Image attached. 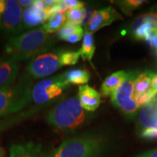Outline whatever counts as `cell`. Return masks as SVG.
<instances>
[{"mask_svg": "<svg viewBox=\"0 0 157 157\" xmlns=\"http://www.w3.org/2000/svg\"><path fill=\"white\" fill-rule=\"evenodd\" d=\"M54 42V36L40 26L7 39L5 51L8 56L21 62L49 51Z\"/></svg>", "mask_w": 157, "mask_h": 157, "instance_id": "obj_1", "label": "cell"}, {"mask_svg": "<svg viewBox=\"0 0 157 157\" xmlns=\"http://www.w3.org/2000/svg\"><path fill=\"white\" fill-rule=\"evenodd\" d=\"M89 112L84 110L78 97L67 98L49 111L47 121L57 131L63 133L75 132L90 119Z\"/></svg>", "mask_w": 157, "mask_h": 157, "instance_id": "obj_2", "label": "cell"}, {"mask_svg": "<svg viewBox=\"0 0 157 157\" xmlns=\"http://www.w3.org/2000/svg\"><path fill=\"white\" fill-rule=\"evenodd\" d=\"M33 81L23 74L14 83L0 88V119L17 114L32 101Z\"/></svg>", "mask_w": 157, "mask_h": 157, "instance_id": "obj_3", "label": "cell"}, {"mask_svg": "<svg viewBox=\"0 0 157 157\" xmlns=\"http://www.w3.org/2000/svg\"><path fill=\"white\" fill-rule=\"evenodd\" d=\"M106 148V141L95 134L70 137L60 143L46 157H100Z\"/></svg>", "mask_w": 157, "mask_h": 157, "instance_id": "obj_4", "label": "cell"}, {"mask_svg": "<svg viewBox=\"0 0 157 157\" xmlns=\"http://www.w3.org/2000/svg\"><path fill=\"white\" fill-rule=\"evenodd\" d=\"M71 84L64 78L63 74L44 78L32 88V101L38 105L52 102L69 88Z\"/></svg>", "mask_w": 157, "mask_h": 157, "instance_id": "obj_5", "label": "cell"}, {"mask_svg": "<svg viewBox=\"0 0 157 157\" xmlns=\"http://www.w3.org/2000/svg\"><path fill=\"white\" fill-rule=\"evenodd\" d=\"M64 50L47 51L31 59L27 65V74L32 78H40L56 72L63 66L62 55Z\"/></svg>", "mask_w": 157, "mask_h": 157, "instance_id": "obj_6", "label": "cell"}, {"mask_svg": "<svg viewBox=\"0 0 157 157\" xmlns=\"http://www.w3.org/2000/svg\"><path fill=\"white\" fill-rule=\"evenodd\" d=\"M135 78L132 73H128L124 81L111 96L113 105L126 116H132L140 107L133 97Z\"/></svg>", "mask_w": 157, "mask_h": 157, "instance_id": "obj_7", "label": "cell"}, {"mask_svg": "<svg viewBox=\"0 0 157 157\" xmlns=\"http://www.w3.org/2000/svg\"><path fill=\"white\" fill-rule=\"evenodd\" d=\"M23 29L22 7L16 0H7L1 31L10 38L22 34Z\"/></svg>", "mask_w": 157, "mask_h": 157, "instance_id": "obj_8", "label": "cell"}, {"mask_svg": "<svg viewBox=\"0 0 157 157\" xmlns=\"http://www.w3.org/2000/svg\"><path fill=\"white\" fill-rule=\"evenodd\" d=\"M122 18V16L112 7L95 10L92 18L86 25L85 31L93 34L102 28L111 25L114 21Z\"/></svg>", "mask_w": 157, "mask_h": 157, "instance_id": "obj_9", "label": "cell"}, {"mask_svg": "<svg viewBox=\"0 0 157 157\" xmlns=\"http://www.w3.org/2000/svg\"><path fill=\"white\" fill-rule=\"evenodd\" d=\"M157 28V13H150L139 16L130 27V32L135 39L148 41L152 31Z\"/></svg>", "mask_w": 157, "mask_h": 157, "instance_id": "obj_10", "label": "cell"}, {"mask_svg": "<svg viewBox=\"0 0 157 157\" xmlns=\"http://www.w3.org/2000/svg\"><path fill=\"white\" fill-rule=\"evenodd\" d=\"M20 63L10 56L0 59V88L10 85L17 79Z\"/></svg>", "mask_w": 157, "mask_h": 157, "instance_id": "obj_11", "label": "cell"}, {"mask_svg": "<svg viewBox=\"0 0 157 157\" xmlns=\"http://www.w3.org/2000/svg\"><path fill=\"white\" fill-rule=\"evenodd\" d=\"M46 154L40 143L30 141L12 145L8 157H46Z\"/></svg>", "mask_w": 157, "mask_h": 157, "instance_id": "obj_12", "label": "cell"}, {"mask_svg": "<svg viewBox=\"0 0 157 157\" xmlns=\"http://www.w3.org/2000/svg\"><path fill=\"white\" fill-rule=\"evenodd\" d=\"M50 19L46 10L36 5L24 9L23 11V24L24 29H36L39 25L47 22Z\"/></svg>", "mask_w": 157, "mask_h": 157, "instance_id": "obj_13", "label": "cell"}, {"mask_svg": "<svg viewBox=\"0 0 157 157\" xmlns=\"http://www.w3.org/2000/svg\"><path fill=\"white\" fill-rule=\"evenodd\" d=\"M78 98L83 109L88 112L97 110L101 103L100 93L88 84L78 87Z\"/></svg>", "mask_w": 157, "mask_h": 157, "instance_id": "obj_14", "label": "cell"}, {"mask_svg": "<svg viewBox=\"0 0 157 157\" xmlns=\"http://www.w3.org/2000/svg\"><path fill=\"white\" fill-rule=\"evenodd\" d=\"M140 132L147 129L157 128V103L154 102L144 105L138 118Z\"/></svg>", "mask_w": 157, "mask_h": 157, "instance_id": "obj_15", "label": "cell"}, {"mask_svg": "<svg viewBox=\"0 0 157 157\" xmlns=\"http://www.w3.org/2000/svg\"><path fill=\"white\" fill-rule=\"evenodd\" d=\"M42 106H38L32 108V109L23 111L17 114L10 116V117L4 118L2 119H0V133L4 132L10 128V127L15 126L21 121L25 120L31 117H33L36 113H38Z\"/></svg>", "mask_w": 157, "mask_h": 157, "instance_id": "obj_16", "label": "cell"}, {"mask_svg": "<svg viewBox=\"0 0 157 157\" xmlns=\"http://www.w3.org/2000/svg\"><path fill=\"white\" fill-rule=\"evenodd\" d=\"M127 74L128 73L124 71H119L106 77L101 85V91L102 95L105 97L112 95L115 90L124 81Z\"/></svg>", "mask_w": 157, "mask_h": 157, "instance_id": "obj_17", "label": "cell"}, {"mask_svg": "<svg viewBox=\"0 0 157 157\" xmlns=\"http://www.w3.org/2000/svg\"><path fill=\"white\" fill-rule=\"evenodd\" d=\"M64 78L70 84L75 85H85L90 79V73L86 69L76 68L65 72Z\"/></svg>", "mask_w": 157, "mask_h": 157, "instance_id": "obj_18", "label": "cell"}, {"mask_svg": "<svg viewBox=\"0 0 157 157\" xmlns=\"http://www.w3.org/2000/svg\"><path fill=\"white\" fill-rule=\"evenodd\" d=\"M82 39L83 40H82V48L79 50L81 58L84 61L91 62L95 51V44L93 34L85 31Z\"/></svg>", "mask_w": 157, "mask_h": 157, "instance_id": "obj_19", "label": "cell"}, {"mask_svg": "<svg viewBox=\"0 0 157 157\" xmlns=\"http://www.w3.org/2000/svg\"><path fill=\"white\" fill-rule=\"evenodd\" d=\"M66 16L65 13H59L54 15L42 26L49 34L58 31L66 22Z\"/></svg>", "mask_w": 157, "mask_h": 157, "instance_id": "obj_20", "label": "cell"}, {"mask_svg": "<svg viewBox=\"0 0 157 157\" xmlns=\"http://www.w3.org/2000/svg\"><path fill=\"white\" fill-rule=\"evenodd\" d=\"M151 79L148 72H144L137 76L135 78L134 84L133 97L135 99L139 95L148 91L151 88Z\"/></svg>", "mask_w": 157, "mask_h": 157, "instance_id": "obj_21", "label": "cell"}, {"mask_svg": "<svg viewBox=\"0 0 157 157\" xmlns=\"http://www.w3.org/2000/svg\"><path fill=\"white\" fill-rule=\"evenodd\" d=\"M65 13H66L67 21L82 25L85 17L86 9L84 7L71 8L66 10Z\"/></svg>", "mask_w": 157, "mask_h": 157, "instance_id": "obj_22", "label": "cell"}, {"mask_svg": "<svg viewBox=\"0 0 157 157\" xmlns=\"http://www.w3.org/2000/svg\"><path fill=\"white\" fill-rule=\"evenodd\" d=\"M144 2H146L144 0H125V1L116 2V4L119 5L124 14L130 15L133 10L140 7Z\"/></svg>", "mask_w": 157, "mask_h": 157, "instance_id": "obj_23", "label": "cell"}, {"mask_svg": "<svg viewBox=\"0 0 157 157\" xmlns=\"http://www.w3.org/2000/svg\"><path fill=\"white\" fill-rule=\"evenodd\" d=\"M82 25L76 24V23L66 21L65 24L61 27V29L58 31V37L60 39L65 40L68 36L73 34L80 29H82Z\"/></svg>", "mask_w": 157, "mask_h": 157, "instance_id": "obj_24", "label": "cell"}, {"mask_svg": "<svg viewBox=\"0 0 157 157\" xmlns=\"http://www.w3.org/2000/svg\"><path fill=\"white\" fill-rule=\"evenodd\" d=\"M81 57L79 50L72 51L65 50L62 55V62L65 66H74L77 63L78 59Z\"/></svg>", "mask_w": 157, "mask_h": 157, "instance_id": "obj_25", "label": "cell"}, {"mask_svg": "<svg viewBox=\"0 0 157 157\" xmlns=\"http://www.w3.org/2000/svg\"><path fill=\"white\" fill-rule=\"evenodd\" d=\"M84 29H82L80 30H78L76 32L74 33L73 34L68 36L67 38L65 39V41L69 42V43H76L79 42L82 39H83L84 35Z\"/></svg>", "mask_w": 157, "mask_h": 157, "instance_id": "obj_26", "label": "cell"}, {"mask_svg": "<svg viewBox=\"0 0 157 157\" xmlns=\"http://www.w3.org/2000/svg\"><path fill=\"white\" fill-rule=\"evenodd\" d=\"M140 137H144V138H157V128L144 129V130L140 132Z\"/></svg>", "mask_w": 157, "mask_h": 157, "instance_id": "obj_27", "label": "cell"}, {"mask_svg": "<svg viewBox=\"0 0 157 157\" xmlns=\"http://www.w3.org/2000/svg\"><path fill=\"white\" fill-rule=\"evenodd\" d=\"M63 1L67 10L71 8L84 7V4L82 2L77 1V0H63Z\"/></svg>", "mask_w": 157, "mask_h": 157, "instance_id": "obj_28", "label": "cell"}, {"mask_svg": "<svg viewBox=\"0 0 157 157\" xmlns=\"http://www.w3.org/2000/svg\"><path fill=\"white\" fill-rule=\"evenodd\" d=\"M148 42L150 43L151 47L157 52V28L152 31Z\"/></svg>", "mask_w": 157, "mask_h": 157, "instance_id": "obj_29", "label": "cell"}, {"mask_svg": "<svg viewBox=\"0 0 157 157\" xmlns=\"http://www.w3.org/2000/svg\"><path fill=\"white\" fill-rule=\"evenodd\" d=\"M18 2L20 6L23 9H26L33 6L36 2L35 0H19Z\"/></svg>", "mask_w": 157, "mask_h": 157, "instance_id": "obj_30", "label": "cell"}, {"mask_svg": "<svg viewBox=\"0 0 157 157\" xmlns=\"http://www.w3.org/2000/svg\"><path fill=\"white\" fill-rule=\"evenodd\" d=\"M151 79V88L154 91L157 92V74L153 73V72H148Z\"/></svg>", "mask_w": 157, "mask_h": 157, "instance_id": "obj_31", "label": "cell"}, {"mask_svg": "<svg viewBox=\"0 0 157 157\" xmlns=\"http://www.w3.org/2000/svg\"><path fill=\"white\" fill-rule=\"evenodd\" d=\"M6 1L5 0H0V31L2 29V18L4 13L5 10Z\"/></svg>", "mask_w": 157, "mask_h": 157, "instance_id": "obj_32", "label": "cell"}, {"mask_svg": "<svg viewBox=\"0 0 157 157\" xmlns=\"http://www.w3.org/2000/svg\"><path fill=\"white\" fill-rule=\"evenodd\" d=\"M135 157H157V149L151 150L137 155Z\"/></svg>", "mask_w": 157, "mask_h": 157, "instance_id": "obj_33", "label": "cell"}, {"mask_svg": "<svg viewBox=\"0 0 157 157\" xmlns=\"http://www.w3.org/2000/svg\"><path fill=\"white\" fill-rule=\"evenodd\" d=\"M0 157H6V151L2 147H0Z\"/></svg>", "mask_w": 157, "mask_h": 157, "instance_id": "obj_34", "label": "cell"}, {"mask_svg": "<svg viewBox=\"0 0 157 157\" xmlns=\"http://www.w3.org/2000/svg\"><path fill=\"white\" fill-rule=\"evenodd\" d=\"M153 102H154V103H157V92L156 93V95H155L154 96V101H153Z\"/></svg>", "mask_w": 157, "mask_h": 157, "instance_id": "obj_35", "label": "cell"}, {"mask_svg": "<svg viewBox=\"0 0 157 157\" xmlns=\"http://www.w3.org/2000/svg\"><path fill=\"white\" fill-rule=\"evenodd\" d=\"M156 54H157V52H156Z\"/></svg>", "mask_w": 157, "mask_h": 157, "instance_id": "obj_36", "label": "cell"}]
</instances>
